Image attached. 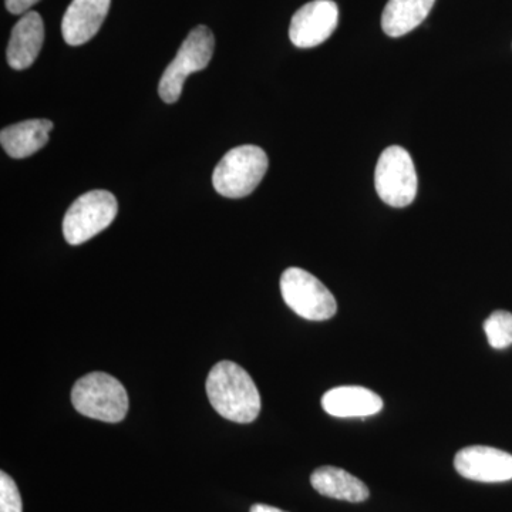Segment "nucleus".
I'll list each match as a JSON object with an SVG mask.
<instances>
[{"label": "nucleus", "instance_id": "1a4fd4ad", "mask_svg": "<svg viewBox=\"0 0 512 512\" xmlns=\"http://www.w3.org/2000/svg\"><path fill=\"white\" fill-rule=\"evenodd\" d=\"M454 467L461 477L478 483L512 480V456L498 448L471 446L458 451Z\"/></svg>", "mask_w": 512, "mask_h": 512}, {"label": "nucleus", "instance_id": "20e7f679", "mask_svg": "<svg viewBox=\"0 0 512 512\" xmlns=\"http://www.w3.org/2000/svg\"><path fill=\"white\" fill-rule=\"evenodd\" d=\"M214 46V35L207 26H197L191 30L158 84V93L165 103L173 104L180 100L185 80L210 64Z\"/></svg>", "mask_w": 512, "mask_h": 512}, {"label": "nucleus", "instance_id": "a211bd4d", "mask_svg": "<svg viewBox=\"0 0 512 512\" xmlns=\"http://www.w3.org/2000/svg\"><path fill=\"white\" fill-rule=\"evenodd\" d=\"M39 2L40 0H5L6 9H8L12 15H25L32 6H35L36 3Z\"/></svg>", "mask_w": 512, "mask_h": 512}, {"label": "nucleus", "instance_id": "2eb2a0df", "mask_svg": "<svg viewBox=\"0 0 512 512\" xmlns=\"http://www.w3.org/2000/svg\"><path fill=\"white\" fill-rule=\"evenodd\" d=\"M436 0H389L382 15V28L390 37L412 32L429 16Z\"/></svg>", "mask_w": 512, "mask_h": 512}, {"label": "nucleus", "instance_id": "6e6552de", "mask_svg": "<svg viewBox=\"0 0 512 512\" xmlns=\"http://www.w3.org/2000/svg\"><path fill=\"white\" fill-rule=\"evenodd\" d=\"M339 23V8L333 0H313L293 15L289 39L299 49L322 45Z\"/></svg>", "mask_w": 512, "mask_h": 512}, {"label": "nucleus", "instance_id": "6ab92c4d", "mask_svg": "<svg viewBox=\"0 0 512 512\" xmlns=\"http://www.w3.org/2000/svg\"><path fill=\"white\" fill-rule=\"evenodd\" d=\"M249 512H285L282 510H279V508L271 507V505H265V504H255L252 505L251 510Z\"/></svg>", "mask_w": 512, "mask_h": 512}, {"label": "nucleus", "instance_id": "ddd939ff", "mask_svg": "<svg viewBox=\"0 0 512 512\" xmlns=\"http://www.w3.org/2000/svg\"><path fill=\"white\" fill-rule=\"evenodd\" d=\"M53 123L50 120H26L3 128L0 143L12 158H28L42 150L49 141Z\"/></svg>", "mask_w": 512, "mask_h": 512}, {"label": "nucleus", "instance_id": "f257e3e1", "mask_svg": "<svg viewBox=\"0 0 512 512\" xmlns=\"http://www.w3.org/2000/svg\"><path fill=\"white\" fill-rule=\"evenodd\" d=\"M207 394L217 413L235 423H252L261 413L258 387L247 370L237 363L224 360L212 367Z\"/></svg>", "mask_w": 512, "mask_h": 512}, {"label": "nucleus", "instance_id": "39448f33", "mask_svg": "<svg viewBox=\"0 0 512 512\" xmlns=\"http://www.w3.org/2000/svg\"><path fill=\"white\" fill-rule=\"evenodd\" d=\"M117 211L119 204L109 191L94 190L80 195L64 215V238L70 245H82L90 241L110 227Z\"/></svg>", "mask_w": 512, "mask_h": 512}, {"label": "nucleus", "instance_id": "f3484780", "mask_svg": "<svg viewBox=\"0 0 512 512\" xmlns=\"http://www.w3.org/2000/svg\"><path fill=\"white\" fill-rule=\"evenodd\" d=\"M0 512H23L18 485L5 471L0 473Z\"/></svg>", "mask_w": 512, "mask_h": 512}, {"label": "nucleus", "instance_id": "4468645a", "mask_svg": "<svg viewBox=\"0 0 512 512\" xmlns=\"http://www.w3.org/2000/svg\"><path fill=\"white\" fill-rule=\"evenodd\" d=\"M311 484L319 494L349 503H363L370 495L362 480L339 467H319L312 473Z\"/></svg>", "mask_w": 512, "mask_h": 512}, {"label": "nucleus", "instance_id": "423d86ee", "mask_svg": "<svg viewBox=\"0 0 512 512\" xmlns=\"http://www.w3.org/2000/svg\"><path fill=\"white\" fill-rule=\"evenodd\" d=\"M281 293L286 305L303 319L322 322L338 312L332 292L305 269H286L281 278Z\"/></svg>", "mask_w": 512, "mask_h": 512}, {"label": "nucleus", "instance_id": "f03ea898", "mask_svg": "<svg viewBox=\"0 0 512 512\" xmlns=\"http://www.w3.org/2000/svg\"><path fill=\"white\" fill-rule=\"evenodd\" d=\"M72 403L83 416L104 423H119L128 412V394L123 384L103 372L89 373L77 380Z\"/></svg>", "mask_w": 512, "mask_h": 512}, {"label": "nucleus", "instance_id": "f8f14e48", "mask_svg": "<svg viewBox=\"0 0 512 512\" xmlns=\"http://www.w3.org/2000/svg\"><path fill=\"white\" fill-rule=\"evenodd\" d=\"M45 42V25L42 16L37 12H28L20 18L10 35L8 63L12 69H29Z\"/></svg>", "mask_w": 512, "mask_h": 512}, {"label": "nucleus", "instance_id": "9b49d317", "mask_svg": "<svg viewBox=\"0 0 512 512\" xmlns=\"http://www.w3.org/2000/svg\"><path fill=\"white\" fill-rule=\"evenodd\" d=\"M382 397L362 386H339L323 394L322 407L339 419L369 417L382 412Z\"/></svg>", "mask_w": 512, "mask_h": 512}, {"label": "nucleus", "instance_id": "0eeeda50", "mask_svg": "<svg viewBox=\"0 0 512 512\" xmlns=\"http://www.w3.org/2000/svg\"><path fill=\"white\" fill-rule=\"evenodd\" d=\"M375 187L380 200L394 208L412 204L417 195L416 167L409 151L400 146H390L377 161Z\"/></svg>", "mask_w": 512, "mask_h": 512}, {"label": "nucleus", "instance_id": "7ed1b4c3", "mask_svg": "<svg viewBox=\"0 0 512 512\" xmlns=\"http://www.w3.org/2000/svg\"><path fill=\"white\" fill-rule=\"evenodd\" d=\"M268 165V156L261 147L232 148L215 167L212 184L222 197H248L261 184Z\"/></svg>", "mask_w": 512, "mask_h": 512}, {"label": "nucleus", "instance_id": "9d476101", "mask_svg": "<svg viewBox=\"0 0 512 512\" xmlns=\"http://www.w3.org/2000/svg\"><path fill=\"white\" fill-rule=\"evenodd\" d=\"M111 0H73L64 13L62 35L70 46H82L99 32Z\"/></svg>", "mask_w": 512, "mask_h": 512}, {"label": "nucleus", "instance_id": "dca6fc26", "mask_svg": "<svg viewBox=\"0 0 512 512\" xmlns=\"http://www.w3.org/2000/svg\"><path fill=\"white\" fill-rule=\"evenodd\" d=\"M485 335L494 349H507L512 345V313L495 311L484 322Z\"/></svg>", "mask_w": 512, "mask_h": 512}]
</instances>
